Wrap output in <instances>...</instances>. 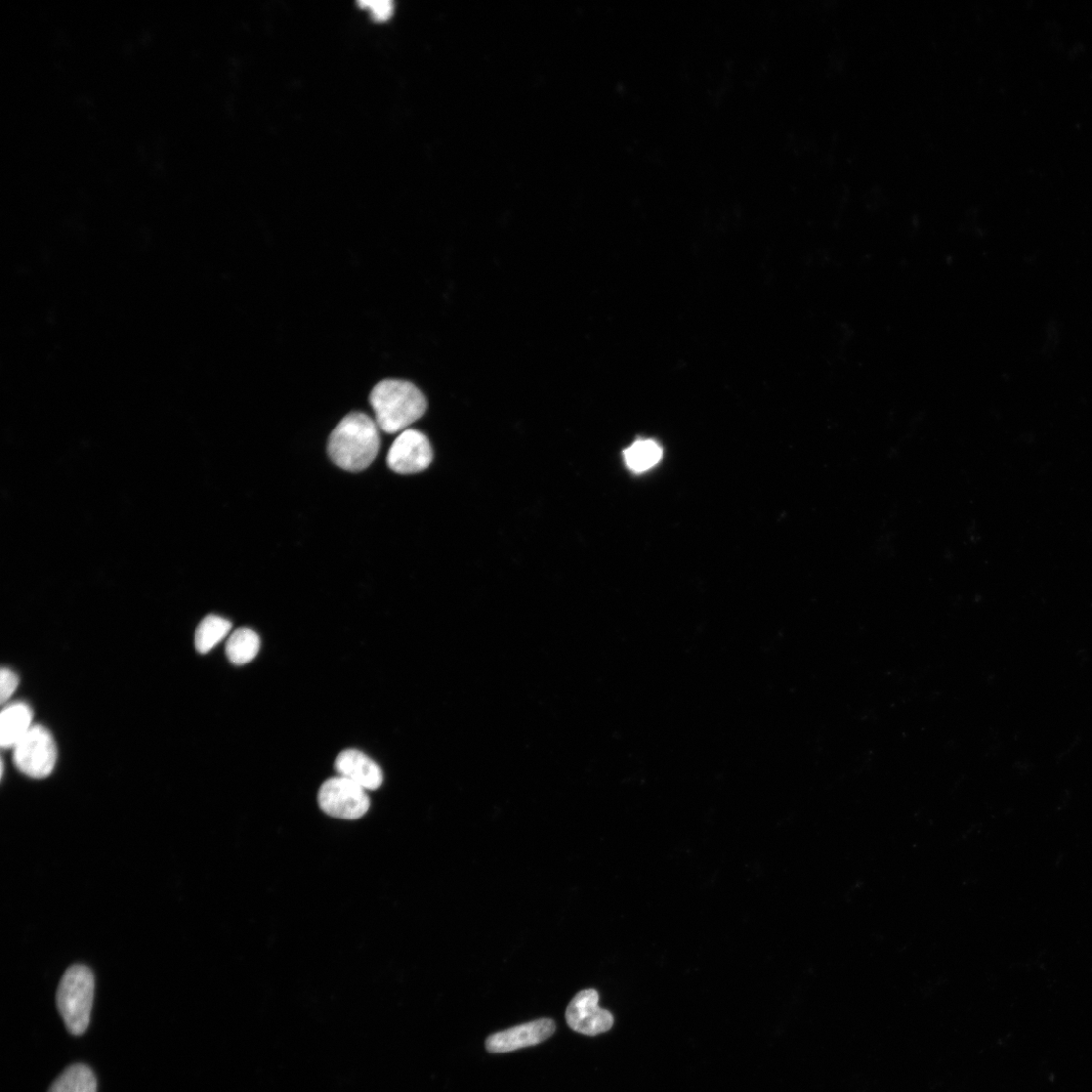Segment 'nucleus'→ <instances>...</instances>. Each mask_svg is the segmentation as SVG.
Instances as JSON below:
<instances>
[{"instance_id": "ddd939ff", "label": "nucleus", "mask_w": 1092, "mask_h": 1092, "mask_svg": "<svg viewBox=\"0 0 1092 1092\" xmlns=\"http://www.w3.org/2000/svg\"><path fill=\"white\" fill-rule=\"evenodd\" d=\"M97 1089L98 1083L93 1070L78 1063L65 1069L48 1092H97Z\"/></svg>"}, {"instance_id": "7ed1b4c3", "label": "nucleus", "mask_w": 1092, "mask_h": 1092, "mask_svg": "<svg viewBox=\"0 0 1092 1092\" xmlns=\"http://www.w3.org/2000/svg\"><path fill=\"white\" fill-rule=\"evenodd\" d=\"M94 995L92 971L84 965L71 966L62 977L56 998L59 1013L73 1036H81L88 1030Z\"/></svg>"}, {"instance_id": "f257e3e1", "label": "nucleus", "mask_w": 1092, "mask_h": 1092, "mask_svg": "<svg viewBox=\"0 0 1092 1092\" xmlns=\"http://www.w3.org/2000/svg\"><path fill=\"white\" fill-rule=\"evenodd\" d=\"M380 428L363 412H351L334 429L327 451L333 464L352 473L371 466L380 452Z\"/></svg>"}, {"instance_id": "f8f14e48", "label": "nucleus", "mask_w": 1092, "mask_h": 1092, "mask_svg": "<svg viewBox=\"0 0 1092 1092\" xmlns=\"http://www.w3.org/2000/svg\"><path fill=\"white\" fill-rule=\"evenodd\" d=\"M261 648L260 637L250 628H238L229 637L226 655L235 665H243L254 660Z\"/></svg>"}, {"instance_id": "1a4fd4ad", "label": "nucleus", "mask_w": 1092, "mask_h": 1092, "mask_svg": "<svg viewBox=\"0 0 1092 1092\" xmlns=\"http://www.w3.org/2000/svg\"><path fill=\"white\" fill-rule=\"evenodd\" d=\"M336 772L365 790L379 789L384 780L382 769L367 755L356 749H347L339 754L334 764Z\"/></svg>"}, {"instance_id": "423d86ee", "label": "nucleus", "mask_w": 1092, "mask_h": 1092, "mask_svg": "<svg viewBox=\"0 0 1092 1092\" xmlns=\"http://www.w3.org/2000/svg\"><path fill=\"white\" fill-rule=\"evenodd\" d=\"M433 450L429 439L417 430L403 431L394 441L387 457L389 468L401 475L427 470L432 463Z\"/></svg>"}, {"instance_id": "0eeeda50", "label": "nucleus", "mask_w": 1092, "mask_h": 1092, "mask_svg": "<svg viewBox=\"0 0 1092 1092\" xmlns=\"http://www.w3.org/2000/svg\"><path fill=\"white\" fill-rule=\"evenodd\" d=\"M566 1019L572 1030L587 1036L605 1033L614 1024L612 1014L599 1006V994L594 989L583 990L572 999Z\"/></svg>"}, {"instance_id": "6e6552de", "label": "nucleus", "mask_w": 1092, "mask_h": 1092, "mask_svg": "<svg viewBox=\"0 0 1092 1092\" xmlns=\"http://www.w3.org/2000/svg\"><path fill=\"white\" fill-rule=\"evenodd\" d=\"M556 1031L551 1019H540L491 1035L486 1048L491 1053H507L537 1045L549 1039Z\"/></svg>"}, {"instance_id": "9d476101", "label": "nucleus", "mask_w": 1092, "mask_h": 1092, "mask_svg": "<svg viewBox=\"0 0 1092 1092\" xmlns=\"http://www.w3.org/2000/svg\"><path fill=\"white\" fill-rule=\"evenodd\" d=\"M33 726V711L27 703L9 704L0 714V745L13 749Z\"/></svg>"}, {"instance_id": "39448f33", "label": "nucleus", "mask_w": 1092, "mask_h": 1092, "mask_svg": "<svg viewBox=\"0 0 1092 1092\" xmlns=\"http://www.w3.org/2000/svg\"><path fill=\"white\" fill-rule=\"evenodd\" d=\"M364 788L342 776L325 781L318 793L320 809L336 819L355 820L366 815L370 808L369 796Z\"/></svg>"}, {"instance_id": "2eb2a0df", "label": "nucleus", "mask_w": 1092, "mask_h": 1092, "mask_svg": "<svg viewBox=\"0 0 1092 1092\" xmlns=\"http://www.w3.org/2000/svg\"><path fill=\"white\" fill-rule=\"evenodd\" d=\"M19 686V677L10 668L0 671V702L6 704Z\"/></svg>"}, {"instance_id": "dca6fc26", "label": "nucleus", "mask_w": 1092, "mask_h": 1092, "mask_svg": "<svg viewBox=\"0 0 1092 1092\" xmlns=\"http://www.w3.org/2000/svg\"><path fill=\"white\" fill-rule=\"evenodd\" d=\"M362 5L371 12L372 17L379 20L388 19L392 15L394 9L391 2H370L363 3Z\"/></svg>"}, {"instance_id": "9b49d317", "label": "nucleus", "mask_w": 1092, "mask_h": 1092, "mask_svg": "<svg viewBox=\"0 0 1092 1092\" xmlns=\"http://www.w3.org/2000/svg\"><path fill=\"white\" fill-rule=\"evenodd\" d=\"M663 453V448L654 439H639L623 451V458L630 471L642 474L655 468Z\"/></svg>"}, {"instance_id": "f03ea898", "label": "nucleus", "mask_w": 1092, "mask_h": 1092, "mask_svg": "<svg viewBox=\"0 0 1092 1092\" xmlns=\"http://www.w3.org/2000/svg\"><path fill=\"white\" fill-rule=\"evenodd\" d=\"M370 403L375 413V423L388 434L403 432L427 410V400L413 384L401 380H385L377 384Z\"/></svg>"}, {"instance_id": "4468645a", "label": "nucleus", "mask_w": 1092, "mask_h": 1092, "mask_svg": "<svg viewBox=\"0 0 1092 1092\" xmlns=\"http://www.w3.org/2000/svg\"><path fill=\"white\" fill-rule=\"evenodd\" d=\"M231 629V621L217 615L206 616L196 629L195 649L200 654L211 652L230 634Z\"/></svg>"}, {"instance_id": "20e7f679", "label": "nucleus", "mask_w": 1092, "mask_h": 1092, "mask_svg": "<svg viewBox=\"0 0 1092 1092\" xmlns=\"http://www.w3.org/2000/svg\"><path fill=\"white\" fill-rule=\"evenodd\" d=\"M58 751L51 732L41 725H34L13 748L16 768L33 779L49 777L57 763Z\"/></svg>"}]
</instances>
